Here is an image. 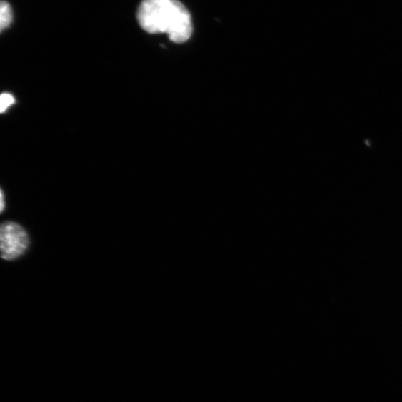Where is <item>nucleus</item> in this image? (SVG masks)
<instances>
[{"mask_svg": "<svg viewBox=\"0 0 402 402\" xmlns=\"http://www.w3.org/2000/svg\"><path fill=\"white\" fill-rule=\"evenodd\" d=\"M137 19L146 31L167 34L174 43H184L191 36L190 14L179 0H144Z\"/></svg>", "mask_w": 402, "mask_h": 402, "instance_id": "1", "label": "nucleus"}, {"mask_svg": "<svg viewBox=\"0 0 402 402\" xmlns=\"http://www.w3.org/2000/svg\"><path fill=\"white\" fill-rule=\"evenodd\" d=\"M1 256L5 260H14L24 255L29 246L26 231L19 223L4 222L0 229Z\"/></svg>", "mask_w": 402, "mask_h": 402, "instance_id": "2", "label": "nucleus"}, {"mask_svg": "<svg viewBox=\"0 0 402 402\" xmlns=\"http://www.w3.org/2000/svg\"><path fill=\"white\" fill-rule=\"evenodd\" d=\"M12 11L10 5L2 1L0 5V29L3 31L8 28L12 22Z\"/></svg>", "mask_w": 402, "mask_h": 402, "instance_id": "3", "label": "nucleus"}, {"mask_svg": "<svg viewBox=\"0 0 402 402\" xmlns=\"http://www.w3.org/2000/svg\"><path fill=\"white\" fill-rule=\"evenodd\" d=\"M14 102V99L11 94H4L0 98V111L4 113Z\"/></svg>", "mask_w": 402, "mask_h": 402, "instance_id": "4", "label": "nucleus"}, {"mask_svg": "<svg viewBox=\"0 0 402 402\" xmlns=\"http://www.w3.org/2000/svg\"><path fill=\"white\" fill-rule=\"evenodd\" d=\"M0 206H1V212L3 213L4 211V207H5L4 195L3 191H1V204H0Z\"/></svg>", "mask_w": 402, "mask_h": 402, "instance_id": "5", "label": "nucleus"}]
</instances>
